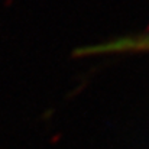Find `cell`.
<instances>
[{"label":"cell","mask_w":149,"mask_h":149,"mask_svg":"<svg viewBox=\"0 0 149 149\" xmlns=\"http://www.w3.org/2000/svg\"><path fill=\"white\" fill-rule=\"evenodd\" d=\"M149 51V33L136 35V36H126L111 42L97 44L93 47L80 48L77 55H101V54H119V52H142Z\"/></svg>","instance_id":"obj_1"}]
</instances>
